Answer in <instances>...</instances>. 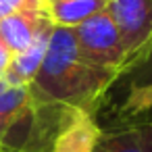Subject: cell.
I'll return each instance as SVG.
<instances>
[{
    "label": "cell",
    "mask_w": 152,
    "mask_h": 152,
    "mask_svg": "<svg viewBox=\"0 0 152 152\" xmlns=\"http://www.w3.org/2000/svg\"><path fill=\"white\" fill-rule=\"evenodd\" d=\"M121 77L86 61L69 27H54L44 63L29 83L31 102L56 108L81 110L96 117L106 92Z\"/></svg>",
    "instance_id": "1"
},
{
    "label": "cell",
    "mask_w": 152,
    "mask_h": 152,
    "mask_svg": "<svg viewBox=\"0 0 152 152\" xmlns=\"http://www.w3.org/2000/svg\"><path fill=\"white\" fill-rule=\"evenodd\" d=\"M73 34L77 42V50L86 61H90L96 67L108 69L119 77L127 75L129 71L127 54L119 38V31L106 11L96 13L94 17L86 19L81 25L73 27Z\"/></svg>",
    "instance_id": "2"
},
{
    "label": "cell",
    "mask_w": 152,
    "mask_h": 152,
    "mask_svg": "<svg viewBox=\"0 0 152 152\" xmlns=\"http://www.w3.org/2000/svg\"><path fill=\"white\" fill-rule=\"evenodd\" d=\"M104 11L119 31L131 71L152 44V0H106Z\"/></svg>",
    "instance_id": "3"
},
{
    "label": "cell",
    "mask_w": 152,
    "mask_h": 152,
    "mask_svg": "<svg viewBox=\"0 0 152 152\" xmlns=\"http://www.w3.org/2000/svg\"><path fill=\"white\" fill-rule=\"evenodd\" d=\"M98 135L100 127L92 115L67 108L50 152H94Z\"/></svg>",
    "instance_id": "4"
},
{
    "label": "cell",
    "mask_w": 152,
    "mask_h": 152,
    "mask_svg": "<svg viewBox=\"0 0 152 152\" xmlns=\"http://www.w3.org/2000/svg\"><path fill=\"white\" fill-rule=\"evenodd\" d=\"M52 29H54V25L48 23L46 27L40 29V34L34 38V42L25 50L13 54L9 67L4 69V77H7L9 86H29L36 79V75H38V71L44 63Z\"/></svg>",
    "instance_id": "5"
},
{
    "label": "cell",
    "mask_w": 152,
    "mask_h": 152,
    "mask_svg": "<svg viewBox=\"0 0 152 152\" xmlns=\"http://www.w3.org/2000/svg\"><path fill=\"white\" fill-rule=\"evenodd\" d=\"M48 23L50 21L46 19L42 9H27V11L13 13L0 19V40L4 42V46L13 54H17L25 50L40 34V29L46 27Z\"/></svg>",
    "instance_id": "6"
},
{
    "label": "cell",
    "mask_w": 152,
    "mask_h": 152,
    "mask_svg": "<svg viewBox=\"0 0 152 152\" xmlns=\"http://www.w3.org/2000/svg\"><path fill=\"white\" fill-rule=\"evenodd\" d=\"M94 152H152V121L100 129Z\"/></svg>",
    "instance_id": "7"
},
{
    "label": "cell",
    "mask_w": 152,
    "mask_h": 152,
    "mask_svg": "<svg viewBox=\"0 0 152 152\" xmlns=\"http://www.w3.org/2000/svg\"><path fill=\"white\" fill-rule=\"evenodd\" d=\"M106 9V0H42V13L54 27H77Z\"/></svg>",
    "instance_id": "8"
},
{
    "label": "cell",
    "mask_w": 152,
    "mask_h": 152,
    "mask_svg": "<svg viewBox=\"0 0 152 152\" xmlns=\"http://www.w3.org/2000/svg\"><path fill=\"white\" fill-rule=\"evenodd\" d=\"M31 104L29 86H11L0 94V119L11 121Z\"/></svg>",
    "instance_id": "9"
},
{
    "label": "cell",
    "mask_w": 152,
    "mask_h": 152,
    "mask_svg": "<svg viewBox=\"0 0 152 152\" xmlns=\"http://www.w3.org/2000/svg\"><path fill=\"white\" fill-rule=\"evenodd\" d=\"M148 110H152V86L127 92V96L119 108V115L121 117H137Z\"/></svg>",
    "instance_id": "10"
},
{
    "label": "cell",
    "mask_w": 152,
    "mask_h": 152,
    "mask_svg": "<svg viewBox=\"0 0 152 152\" xmlns=\"http://www.w3.org/2000/svg\"><path fill=\"white\" fill-rule=\"evenodd\" d=\"M127 77V92L142 90L146 86H152V44L142 56V61L125 75Z\"/></svg>",
    "instance_id": "11"
},
{
    "label": "cell",
    "mask_w": 152,
    "mask_h": 152,
    "mask_svg": "<svg viewBox=\"0 0 152 152\" xmlns=\"http://www.w3.org/2000/svg\"><path fill=\"white\" fill-rule=\"evenodd\" d=\"M27 9H42V0H0V19Z\"/></svg>",
    "instance_id": "12"
},
{
    "label": "cell",
    "mask_w": 152,
    "mask_h": 152,
    "mask_svg": "<svg viewBox=\"0 0 152 152\" xmlns=\"http://www.w3.org/2000/svg\"><path fill=\"white\" fill-rule=\"evenodd\" d=\"M11 58H13V52L4 46V42H2V40H0V71H4V69L9 67Z\"/></svg>",
    "instance_id": "13"
},
{
    "label": "cell",
    "mask_w": 152,
    "mask_h": 152,
    "mask_svg": "<svg viewBox=\"0 0 152 152\" xmlns=\"http://www.w3.org/2000/svg\"><path fill=\"white\" fill-rule=\"evenodd\" d=\"M7 125H9V121L0 119V152H4V131H7Z\"/></svg>",
    "instance_id": "14"
},
{
    "label": "cell",
    "mask_w": 152,
    "mask_h": 152,
    "mask_svg": "<svg viewBox=\"0 0 152 152\" xmlns=\"http://www.w3.org/2000/svg\"><path fill=\"white\" fill-rule=\"evenodd\" d=\"M7 88H11L9 86V81H7V77H4V71H0V94H2Z\"/></svg>",
    "instance_id": "15"
}]
</instances>
